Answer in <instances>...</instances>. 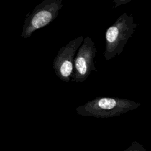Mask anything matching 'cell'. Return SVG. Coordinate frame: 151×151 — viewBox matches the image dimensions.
<instances>
[{"mask_svg":"<svg viewBox=\"0 0 151 151\" xmlns=\"http://www.w3.org/2000/svg\"><path fill=\"white\" fill-rule=\"evenodd\" d=\"M84 40L83 36L76 38L61 47L54 57L52 68L60 80L68 83L73 71L74 58L77 50Z\"/></svg>","mask_w":151,"mask_h":151,"instance_id":"cell-5","label":"cell"},{"mask_svg":"<svg viewBox=\"0 0 151 151\" xmlns=\"http://www.w3.org/2000/svg\"><path fill=\"white\" fill-rule=\"evenodd\" d=\"M137 27V24L134 22L132 14L127 15L124 12L106 29L103 53L106 60L109 61L122 53Z\"/></svg>","mask_w":151,"mask_h":151,"instance_id":"cell-2","label":"cell"},{"mask_svg":"<svg viewBox=\"0 0 151 151\" xmlns=\"http://www.w3.org/2000/svg\"><path fill=\"white\" fill-rule=\"evenodd\" d=\"M62 0H44L28 14L24 20L21 37L29 38L35 31L50 24L63 7Z\"/></svg>","mask_w":151,"mask_h":151,"instance_id":"cell-3","label":"cell"},{"mask_svg":"<svg viewBox=\"0 0 151 151\" xmlns=\"http://www.w3.org/2000/svg\"><path fill=\"white\" fill-rule=\"evenodd\" d=\"M141 104L133 100L111 97H97L76 108L78 114L96 118H108L137 109Z\"/></svg>","mask_w":151,"mask_h":151,"instance_id":"cell-1","label":"cell"},{"mask_svg":"<svg viewBox=\"0 0 151 151\" xmlns=\"http://www.w3.org/2000/svg\"><path fill=\"white\" fill-rule=\"evenodd\" d=\"M96 52L97 48L91 38L88 37L84 38L74 58L73 71L70 78L71 82H84L92 71H97L94 61Z\"/></svg>","mask_w":151,"mask_h":151,"instance_id":"cell-4","label":"cell"},{"mask_svg":"<svg viewBox=\"0 0 151 151\" xmlns=\"http://www.w3.org/2000/svg\"><path fill=\"white\" fill-rule=\"evenodd\" d=\"M131 0H114L113 2L114 3V8H116L117 6L120 5H123V4H125L129 2H130Z\"/></svg>","mask_w":151,"mask_h":151,"instance_id":"cell-6","label":"cell"}]
</instances>
